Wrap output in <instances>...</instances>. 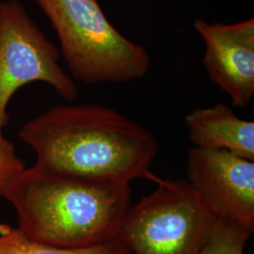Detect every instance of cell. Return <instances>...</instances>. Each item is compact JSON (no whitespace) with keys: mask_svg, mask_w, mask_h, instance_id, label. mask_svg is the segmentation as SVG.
<instances>
[{"mask_svg":"<svg viewBox=\"0 0 254 254\" xmlns=\"http://www.w3.org/2000/svg\"><path fill=\"white\" fill-rule=\"evenodd\" d=\"M19 137L45 173L95 184L158 178L150 172L158 151L154 135L102 105L56 106L27 122Z\"/></svg>","mask_w":254,"mask_h":254,"instance_id":"6da1fadb","label":"cell"},{"mask_svg":"<svg viewBox=\"0 0 254 254\" xmlns=\"http://www.w3.org/2000/svg\"><path fill=\"white\" fill-rule=\"evenodd\" d=\"M15 209L18 229L28 238L77 250L116 239L131 207L128 184H95L23 170L0 194Z\"/></svg>","mask_w":254,"mask_h":254,"instance_id":"7a4b0ae2","label":"cell"},{"mask_svg":"<svg viewBox=\"0 0 254 254\" xmlns=\"http://www.w3.org/2000/svg\"><path fill=\"white\" fill-rule=\"evenodd\" d=\"M60 41L73 78L85 84L126 83L145 76V48L111 25L97 0H35Z\"/></svg>","mask_w":254,"mask_h":254,"instance_id":"3957f363","label":"cell"},{"mask_svg":"<svg viewBox=\"0 0 254 254\" xmlns=\"http://www.w3.org/2000/svg\"><path fill=\"white\" fill-rule=\"evenodd\" d=\"M155 183L127 211L117 238L131 254H200L217 216L187 180Z\"/></svg>","mask_w":254,"mask_h":254,"instance_id":"277c9868","label":"cell"},{"mask_svg":"<svg viewBox=\"0 0 254 254\" xmlns=\"http://www.w3.org/2000/svg\"><path fill=\"white\" fill-rule=\"evenodd\" d=\"M59 60L58 48L18 0L0 3V127L9 123L13 94L31 82H46L65 100L76 99L77 88Z\"/></svg>","mask_w":254,"mask_h":254,"instance_id":"5b68a950","label":"cell"},{"mask_svg":"<svg viewBox=\"0 0 254 254\" xmlns=\"http://www.w3.org/2000/svg\"><path fill=\"white\" fill-rule=\"evenodd\" d=\"M186 180L217 217L254 232V161L226 150L194 147Z\"/></svg>","mask_w":254,"mask_h":254,"instance_id":"8992f818","label":"cell"},{"mask_svg":"<svg viewBox=\"0 0 254 254\" xmlns=\"http://www.w3.org/2000/svg\"><path fill=\"white\" fill-rule=\"evenodd\" d=\"M204 42L202 63L209 77L227 94L234 107L244 109L254 93V20L236 24L194 21Z\"/></svg>","mask_w":254,"mask_h":254,"instance_id":"52a82bcc","label":"cell"},{"mask_svg":"<svg viewBox=\"0 0 254 254\" xmlns=\"http://www.w3.org/2000/svg\"><path fill=\"white\" fill-rule=\"evenodd\" d=\"M186 125L195 148L226 150L254 161V123L239 118L226 105L194 109Z\"/></svg>","mask_w":254,"mask_h":254,"instance_id":"ba28073f","label":"cell"},{"mask_svg":"<svg viewBox=\"0 0 254 254\" xmlns=\"http://www.w3.org/2000/svg\"><path fill=\"white\" fill-rule=\"evenodd\" d=\"M0 254H131L118 238L101 245L68 250L45 245L25 236L18 228L0 234Z\"/></svg>","mask_w":254,"mask_h":254,"instance_id":"9c48e42d","label":"cell"},{"mask_svg":"<svg viewBox=\"0 0 254 254\" xmlns=\"http://www.w3.org/2000/svg\"><path fill=\"white\" fill-rule=\"evenodd\" d=\"M252 234L228 218L217 217L200 254H244Z\"/></svg>","mask_w":254,"mask_h":254,"instance_id":"30bf717a","label":"cell"},{"mask_svg":"<svg viewBox=\"0 0 254 254\" xmlns=\"http://www.w3.org/2000/svg\"><path fill=\"white\" fill-rule=\"evenodd\" d=\"M25 168L12 143L3 135L2 127H0V194L6 185Z\"/></svg>","mask_w":254,"mask_h":254,"instance_id":"8fae6325","label":"cell"},{"mask_svg":"<svg viewBox=\"0 0 254 254\" xmlns=\"http://www.w3.org/2000/svg\"><path fill=\"white\" fill-rule=\"evenodd\" d=\"M10 228L11 227H10L9 225H7V224H1V223H0V234H4V233L8 232Z\"/></svg>","mask_w":254,"mask_h":254,"instance_id":"7c38bea8","label":"cell"}]
</instances>
